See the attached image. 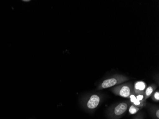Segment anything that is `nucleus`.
<instances>
[{
    "mask_svg": "<svg viewBox=\"0 0 159 119\" xmlns=\"http://www.w3.org/2000/svg\"><path fill=\"white\" fill-rule=\"evenodd\" d=\"M122 81L123 80L121 79L112 78L109 79L104 80L101 85V87L103 89L108 88L120 84L122 82Z\"/></svg>",
    "mask_w": 159,
    "mask_h": 119,
    "instance_id": "obj_1",
    "label": "nucleus"
},
{
    "mask_svg": "<svg viewBox=\"0 0 159 119\" xmlns=\"http://www.w3.org/2000/svg\"><path fill=\"white\" fill-rule=\"evenodd\" d=\"M115 94L124 98H128L131 95V88L129 86H123L116 90Z\"/></svg>",
    "mask_w": 159,
    "mask_h": 119,
    "instance_id": "obj_2",
    "label": "nucleus"
},
{
    "mask_svg": "<svg viewBox=\"0 0 159 119\" xmlns=\"http://www.w3.org/2000/svg\"><path fill=\"white\" fill-rule=\"evenodd\" d=\"M100 98L97 95H93L91 96L90 99L87 103V107L90 109H95L99 105Z\"/></svg>",
    "mask_w": 159,
    "mask_h": 119,
    "instance_id": "obj_3",
    "label": "nucleus"
},
{
    "mask_svg": "<svg viewBox=\"0 0 159 119\" xmlns=\"http://www.w3.org/2000/svg\"><path fill=\"white\" fill-rule=\"evenodd\" d=\"M146 85L144 81H137L135 84L134 91L136 94H142L146 88Z\"/></svg>",
    "mask_w": 159,
    "mask_h": 119,
    "instance_id": "obj_4",
    "label": "nucleus"
},
{
    "mask_svg": "<svg viewBox=\"0 0 159 119\" xmlns=\"http://www.w3.org/2000/svg\"><path fill=\"white\" fill-rule=\"evenodd\" d=\"M127 104L125 103H120L114 109V113L117 116L122 115L127 109Z\"/></svg>",
    "mask_w": 159,
    "mask_h": 119,
    "instance_id": "obj_5",
    "label": "nucleus"
},
{
    "mask_svg": "<svg viewBox=\"0 0 159 119\" xmlns=\"http://www.w3.org/2000/svg\"><path fill=\"white\" fill-rule=\"evenodd\" d=\"M129 97L130 98L131 102L133 103V105L138 107V108H142V107H143V106L145 105V104L143 103L138 101V100L137 99L136 97L134 95H130Z\"/></svg>",
    "mask_w": 159,
    "mask_h": 119,
    "instance_id": "obj_6",
    "label": "nucleus"
},
{
    "mask_svg": "<svg viewBox=\"0 0 159 119\" xmlns=\"http://www.w3.org/2000/svg\"><path fill=\"white\" fill-rule=\"evenodd\" d=\"M154 90V88L152 86H150L149 87L147 88V89L145 91V99L149 98V97H150V96L152 94Z\"/></svg>",
    "mask_w": 159,
    "mask_h": 119,
    "instance_id": "obj_7",
    "label": "nucleus"
},
{
    "mask_svg": "<svg viewBox=\"0 0 159 119\" xmlns=\"http://www.w3.org/2000/svg\"><path fill=\"white\" fill-rule=\"evenodd\" d=\"M139 109L140 108H138V107H136V106H134V105H132L129 108V112L131 114H135V113L138 112Z\"/></svg>",
    "mask_w": 159,
    "mask_h": 119,
    "instance_id": "obj_8",
    "label": "nucleus"
},
{
    "mask_svg": "<svg viewBox=\"0 0 159 119\" xmlns=\"http://www.w3.org/2000/svg\"><path fill=\"white\" fill-rule=\"evenodd\" d=\"M136 97L138 101L145 104V99L144 98V96L143 94H138Z\"/></svg>",
    "mask_w": 159,
    "mask_h": 119,
    "instance_id": "obj_9",
    "label": "nucleus"
},
{
    "mask_svg": "<svg viewBox=\"0 0 159 119\" xmlns=\"http://www.w3.org/2000/svg\"><path fill=\"white\" fill-rule=\"evenodd\" d=\"M154 98L156 101H158L159 100V92H157L155 93L154 95Z\"/></svg>",
    "mask_w": 159,
    "mask_h": 119,
    "instance_id": "obj_10",
    "label": "nucleus"
},
{
    "mask_svg": "<svg viewBox=\"0 0 159 119\" xmlns=\"http://www.w3.org/2000/svg\"><path fill=\"white\" fill-rule=\"evenodd\" d=\"M156 116H157V118H159V110H157V112H156Z\"/></svg>",
    "mask_w": 159,
    "mask_h": 119,
    "instance_id": "obj_11",
    "label": "nucleus"
},
{
    "mask_svg": "<svg viewBox=\"0 0 159 119\" xmlns=\"http://www.w3.org/2000/svg\"><path fill=\"white\" fill-rule=\"evenodd\" d=\"M29 1H24V2H28Z\"/></svg>",
    "mask_w": 159,
    "mask_h": 119,
    "instance_id": "obj_12",
    "label": "nucleus"
}]
</instances>
